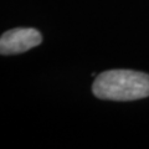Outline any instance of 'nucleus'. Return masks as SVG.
Returning <instances> with one entry per match:
<instances>
[{
  "label": "nucleus",
  "mask_w": 149,
  "mask_h": 149,
  "mask_svg": "<svg viewBox=\"0 0 149 149\" xmlns=\"http://www.w3.org/2000/svg\"><path fill=\"white\" fill-rule=\"evenodd\" d=\"M92 92L101 100H142L149 97V74L133 70L106 71L96 77Z\"/></svg>",
  "instance_id": "f257e3e1"
},
{
  "label": "nucleus",
  "mask_w": 149,
  "mask_h": 149,
  "mask_svg": "<svg viewBox=\"0 0 149 149\" xmlns=\"http://www.w3.org/2000/svg\"><path fill=\"white\" fill-rule=\"evenodd\" d=\"M42 41L41 32L32 27H16L4 32L0 37L1 55H17L39 46Z\"/></svg>",
  "instance_id": "f03ea898"
}]
</instances>
